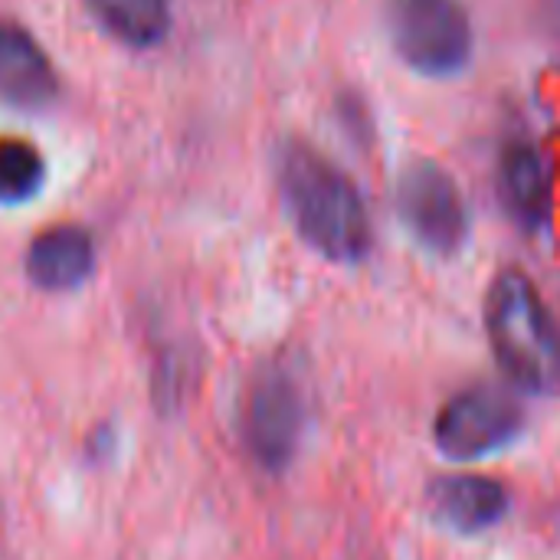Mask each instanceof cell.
I'll use <instances>...</instances> for the list:
<instances>
[{
	"mask_svg": "<svg viewBox=\"0 0 560 560\" xmlns=\"http://www.w3.org/2000/svg\"><path fill=\"white\" fill-rule=\"evenodd\" d=\"M305 420L308 407L299 377L279 361L262 364L249 377L240 407V433L249 459L269 476L285 472L302 446Z\"/></svg>",
	"mask_w": 560,
	"mask_h": 560,
	"instance_id": "obj_4",
	"label": "cell"
},
{
	"mask_svg": "<svg viewBox=\"0 0 560 560\" xmlns=\"http://www.w3.org/2000/svg\"><path fill=\"white\" fill-rule=\"evenodd\" d=\"M397 213L407 233L433 256H456L469 240L466 197L456 177L430 158H417L400 171Z\"/></svg>",
	"mask_w": 560,
	"mask_h": 560,
	"instance_id": "obj_6",
	"label": "cell"
},
{
	"mask_svg": "<svg viewBox=\"0 0 560 560\" xmlns=\"http://www.w3.org/2000/svg\"><path fill=\"white\" fill-rule=\"evenodd\" d=\"M26 279L43 292H72L95 269V243L89 230L62 223L43 230L26 249Z\"/></svg>",
	"mask_w": 560,
	"mask_h": 560,
	"instance_id": "obj_10",
	"label": "cell"
},
{
	"mask_svg": "<svg viewBox=\"0 0 560 560\" xmlns=\"http://www.w3.org/2000/svg\"><path fill=\"white\" fill-rule=\"evenodd\" d=\"M512 495L486 476H443L427 489L430 518L456 535H482L509 515Z\"/></svg>",
	"mask_w": 560,
	"mask_h": 560,
	"instance_id": "obj_8",
	"label": "cell"
},
{
	"mask_svg": "<svg viewBox=\"0 0 560 560\" xmlns=\"http://www.w3.org/2000/svg\"><path fill=\"white\" fill-rule=\"evenodd\" d=\"M56 95L59 75L46 49L23 23L0 20V102L23 112H39L49 108Z\"/></svg>",
	"mask_w": 560,
	"mask_h": 560,
	"instance_id": "obj_7",
	"label": "cell"
},
{
	"mask_svg": "<svg viewBox=\"0 0 560 560\" xmlns=\"http://www.w3.org/2000/svg\"><path fill=\"white\" fill-rule=\"evenodd\" d=\"M495 187L505 213L528 233H538L551 217V171L532 141H509L499 154Z\"/></svg>",
	"mask_w": 560,
	"mask_h": 560,
	"instance_id": "obj_9",
	"label": "cell"
},
{
	"mask_svg": "<svg viewBox=\"0 0 560 560\" xmlns=\"http://www.w3.org/2000/svg\"><path fill=\"white\" fill-rule=\"evenodd\" d=\"M486 331L512 387L532 397H560V328L522 269H502L492 279Z\"/></svg>",
	"mask_w": 560,
	"mask_h": 560,
	"instance_id": "obj_2",
	"label": "cell"
},
{
	"mask_svg": "<svg viewBox=\"0 0 560 560\" xmlns=\"http://www.w3.org/2000/svg\"><path fill=\"white\" fill-rule=\"evenodd\" d=\"M276 187L308 249L328 262L354 266L371 256L374 230L358 184L305 138L276 148Z\"/></svg>",
	"mask_w": 560,
	"mask_h": 560,
	"instance_id": "obj_1",
	"label": "cell"
},
{
	"mask_svg": "<svg viewBox=\"0 0 560 560\" xmlns=\"http://www.w3.org/2000/svg\"><path fill=\"white\" fill-rule=\"evenodd\" d=\"M548 20H551V26H555L560 39V0H548Z\"/></svg>",
	"mask_w": 560,
	"mask_h": 560,
	"instance_id": "obj_13",
	"label": "cell"
},
{
	"mask_svg": "<svg viewBox=\"0 0 560 560\" xmlns=\"http://www.w3.org/2000/svg\"><path fill=\"white\" fill-rule=\"evenodd\" d=\"M92 20L128 49H151L171 30V0H85Z\"/></svg>",
	"mask_w": 560,
	"mask_h": 560,
	"instance_id": "obj_11",
	"label": "cell"
},
{
	"mask_svg": "<svg viewBox=\"0 0 560 560\" xmlns=\"http://www.w3.org/2000/svg\"><path fill=\"white\" fill-rule=\"evenodd\" d=\"M46 184V158L26 138H0V207L33 200Z\"/></svg>",
	"mask_w": 560,
	"mask_h": 560,
	"instance_id": "obj_12",
	"label": "cell"
},
{
	"mask_svg": "<svg viewBox=\"0 0 560 560\" xmlns=\"http://www.w3.org/2000/svg\"><path fill=\"white\" fill-rule=\"evenodd\" d=\"M384 30L397 56L420 75L450 79L472 59V20L459 0H384Z\"/></svg>",
	"mask_w": 560,
	"mask_h": 560,
	"instance_id": "obj_3",
	"label": "cell"
},
{
	"mask_svg": "<svg viewBox=\"0 0 560 560\" xmlns=\"http://www.w3.org/2000/svg\"><path fill=\"white\" fill-rule=\"evenodd\" d=\"M525 430V407L515 394L495 384H472L453 394L433 423V443L446 459H489Z\"/></svg>",
	"mask_w": 560,
	"mask_h": 560,
	"instance_id": "obj_5",
	"label": "cell"
}]
</instances>
